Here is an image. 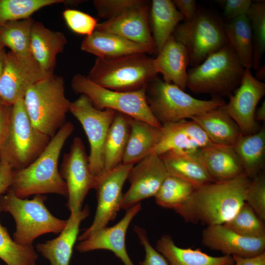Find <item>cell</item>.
<instances>
[{
    "label": "cell",
    "instance_id": "obj_27",
    "mask_svg": "<svg viewBox=\"0 0 265 265\" xmlns=\"http://www.w3.org/2000/svg\"><path fill=\"white\" fill-rule=\"evenodd\" d=\"M200 152L206 168L214 182L228 181L245 174L233 146L212 143L200 149Z\"/></svg>",
    "mask_w": 265,
    "mask_h": 265
},
{
    "label": "cell",
    "instance_id": "obj_26",
    "mask_svg": "<svg viewBox=\"0 0 265 265\" xmlns=\"http://www.w3.org/2000/svg\"><path fill=\"white\" fill-rule=\"evenodd\" d=\"M223 106L192 116L189 119L200 126L212 143L233 147L242 134Z\"/></svg>",
    "mask_w": 265,
    "mask_h": 265
},
{
    "label": "cell",
    "instance_id": "obj_9",
    "mask_svg": "<svg viewBox=\"0 0 265 265\" xmlns=\"http://www.w3.org/2000/svg\"><path fill=\"white\" fill-rule=\"evenodd\" d=\"M186 48L192 67L228 44L224 24L215 15L198 9L190 20L179 24L173 34Z\"/></svg>",
    "mask_w": 265,
    "mask_h": 265
},
{
    "label": "cell",
    "instance_id": "obj_7",
    "mask_svg": "<svg viewBox=\"0 0 265 265\" xmlns=\"http://www.w3.org/2000/svg\"><path fill=\"white\" fill-rule=\"evenodd\" d=\"M145 95L152 113L161 125L189 119L226 103L220 97L209 100L196 99L158 76L147 85Z\"/></svg>",
    "mask_w": 265,
    "mask_h": 265
},
{
    "label": "cell",
    "instance_id": "obj_47",
    "mask_svg": "<svg viewBox=\"0 0 265 265\" xmlns=\"http://www.w3.org/2000/svg\"><path fill=\"white\" fill-rule=\"evenodd\" d=\"M175 6L183 16L185 21L191 20L198 10L197 2L195 0H174Z\"/></svg>",
    "mask_w": 265,
    "mask_h": 265
},
{
    "label": "cell",
    "instance_id": "obj_28",
    "mask_svg": "<svg viewBox=\"0 0 265 265\" xmlns=\"http://www.w3.org/2000/svg\"><path fill=\"white\" fill-rule=\"evenodd\" d=\"M155 249L170 265H234L232 256L214 257L199 249L181 248L169 235H162L157 240Z\"/></svg>",
    "mask_w": 265,
    "mask_h": 265
},
{
    "label": "cell",
    "instance_id": "obj_46",
    "mask_svg": "<svg viewBox=\"0 0 265 265\" xmlns=\"http://www.w3.org/2000/svg\"><path fill=\"white\" fill-rule=\"evenodd\" d=\"M14 169L4 160H0V195L9 189L13 180Z\"/></svg>",
    "mask_w": 265,
    "mask_h": 265
},
{
    "label": "cell",
    "instance_id": "obj_17",
    "mask_svg": "<svg viewBox=\"0 0 265 265\" xmlns=\"http://www.w3.org/2000/svg\"><path fill=\"white\" fill-rule=\"evenodd\" d=\"M136 163L128 175L130 186L123 194L121 209L127 210L142 200L155 197L168 175L160 157L154 153Z\"/></svg>",
    "mask_w": 265,
    "mask_h": 265
},
{
    "label": "cell",
    "instance_id": "obj_12",
    "mask_svg": "<svg viewBox=\"0 0 265 265\" xmlns=\"http://www.w3.org/2000/svg\"><path fill=\"white\" fill-rule=\"evenodd\" d=\"M133 165L122 163L95 180L93 188L97 199L96 213L92 223L78 237L79 240L86 239L116 217L121 209L123 186Z\"/></svg>",
    "mask_w": 265,
    "mask_h": 265
},
{
    "label": "cell",
    "instance_id": "obj_2",
    "mask_svg": "<svg viewBox=\"0 0 265 265\" xmlns=\"http://www.w3.org/2000/svg\"><path fill=\"white\" fill-rule=\"evenodd\" d=\"M75 129L66 122L52 137L41 154L26 167L14 170L9 188L18 197L54 193L67 196L66 182L58 169V160L63 147Z\"/></svg>",
    "mask_w": 265,
    "mask_h": 265
},
{
    "label": "cell",
    "instance_id": "obj_10",
    "mask_svg": "<svg viewBox=\"0 0 265 265\" xmlns=\"http://www.w3.org/2000/svg\"><path fill=\"white\" fill-rule=\"evenodd\" d=\"M71 86L75 93L86 96L97 109H110L156 126H162L149 107L146 88L132 92L114 91L100 86L80 74L73 77Z\"/></svg>",
    "mask_w": 265,
    "mask_h": 265
},
{
    "label": "cell",
    "instance_id": "obj_6",
    "mask_svg": "<svg viewBox=\"0 0 265 265\" xmlns=\"http://www.w3.org/2000/svg\"><path fill=\"white\" fill-rule=\"evenodd\" d=\"M0 198L2 212L10 213L15 221L13 239L19 244L33 245L39 236L60 234L66 225L67 220L56 217L47 209L44 195H36L31 200L22 199L9 189Z\"/></svg>",
    "mask_w": 265,
    "mask_h": 265
},
{
    "label": "cell",
    "instance_id": "obj_19",
    "mask_svg": "<svg viewBox=\"0 0 265 265\" xmlns=\"http://www.w3.org/2000/svg\"><path fill=\"white\" fill-rule=\"evenodd\" d=\"M202 242L224 255L252 257L265 252V238L242 236L223 224L207 226L202 232Z\"/></svg>",
    "mask_w": 265,
    "mask_h": 265
},
{
    "label": "cell",
    "instance_id": "obj_37",
    "mask_svg": "<svg viewBox=\"0 0 265 265\" xmlns=\"http://www.w3.org/2000/svg\"><path fill=\"white\" fill-rule=\"evenodd\" d=\"M252 208L244 202L235 215L223 225L245 237L265 238V225Z\"/></svg>",
    "mask_w": 265,
    "mask_h": 265
},
{
    "label": "cell",
    "instance_id": "obj_38",
    "mask_svg": "<svg viewBox=\"0 0 265 265\" xmlns=\"http://www.w3.org/2000/svg\"><path fill=\"white\" fill-rule=\"evenodd\" d=\"M63 0H0V26L30 18L44 7L64 2Z\"/></svg>",
    "mask_w": 265,
    "mask_h": 265
},
{
    "label": "cell",
    "instance_id": "obj_32",
    "mask_svg": "<svg viewBox=\"0 0 265 265\" xmlns=\"http://www.w3.org/2000/svg\"><path fill=\"white\" fill-rule=\"evenodd\" d=\"M233 147L240 160L244 174L252 179L265 166V126L254 133L241 135Z\"/></svg>",
    "mask_w": 265,
    "mask_h": 265
},
{
    "label": "cell",
    "instance_id": "obj_34",
    "mask_svg": "<svg viewBox=\"0 0 265 265\" xmlns=\"http://www.w3.org/2000/svg\"><path fill=\"white\" fill-rule=\"evenodd\" d=\"M34 23V20L29 18L8 22L0 26V43L16 54H31L30 36Z\"/></svg>",
    "mask_w": 265,
    "mask_h": 265
},
{
    "label": "cell",
    "instance_id": "obj_23",
    "mask_svg": "<svg viewBox=\"0 0 265 265\" xmlns=\"http://www.w3.org/2000/svg\"><path fill=\"white\" fill-rule=\"evenodd\" d=\"M89 213L86 205L78 213H70L66 225L57 237L36 244L38 252L50 261L51 265H69L80 226Z\"/></svg>",
    "mask_w": 265,
    "mask_h": 265
},
{
    "label": "cell",
    "instance_id": "obj_8",
    "mask_svg": "<svg viewBox=\"0 0 265 265\" xmlns=\"http://www.w3.org/2000/svg\"><path fill=\"white\" fill-rule=\"evenodd\" d=\"M51 139L33 126L24 99H20L12 106L7 136L0 148V160L6 161L14 170L25 168L41 154Z\"/></svg>",
    "mask_w": 265,
    "mask_h": 265
},
{
    "label": "cell",
    "instance_id": "obj_16",
    "mask_svg": "<svg viewBox=\"0 0 265 265\" xmlns=\"http://www.w3.org/2000/svg\"><path fill=\"white\" fill-rule=\"evenodd\" d=\"M149 3L142 0L117 16L98 23L96 30L118 35L145 47L151 54L157 53L150 26Z\"/></svg>",
    "mask_w": 265,
    "mask_h": 265
},
{
    "label": "cell",
    "instance_id": "obj_1",
    "mask_svg": "<svg viewBox=\"0 0 265 265\" xmlns=\"http://www.w3.org/2000/svg\"><path fill=\"white\" fill-rule=\"evenodd\" d=\"M251 180L242 174L232 180L213 182L196 188L174 211L186 222L207 226L223 224L245 202Z\"/></svg>",
    "mask_w": 265,
    "mask_h": 265
},
{
    "label": "cell",
    "instance_id": "obj_48",
    "mask_svg": "<svg viewBox=\"0 0 265 265\" xmlns=\"http://www.w3.org/2000/svg\"><path fill=\"white\" fill-rule=\"evenodd\" d=\"M234 265H265V252L252 257L233 256Z\"/></svg>",
    "mask_w": 265,
    "mask_h": 265
},
{
    "label": "cell",
    "instance_id": "obj_4",
    "mask_svg": "<svg viewBox=\"0 0 265 265\" xmlns=\"http://www.w3.org/2000/svg\"><path fill=\"white\" fill-rule=\"evenodd\" d=\"M157 75L154 58L138 53L114 58L97 57L87 77L103 87L127 92L145 88Z\"/></svg>",
    "mask_w": 265,
    "mask_h": 265
},
{
    "label": "cell",
    "instance_id": "obj_22",
    "mask_svg": "<svg viewBox=\"0 0 265 265\" xmlns=\"http://www.w3.org/2000/svg\"><path fill=\"white\" fill-rule=\"evenodd\" d=\"M154 58L157 73L163 80L185 90L187 80V67L189 57L186 47L172 35Z\"/></svg>",
    "mask_w": 265,
    "mask_h": 265
},
{
    "label": "cell",
    "instance_id": "obj_5",
    "mask_svg": "<svg viewBox=\"0 0 265 265\" xmlns=\"http://www.w3.org/2000/svg\"><path fill=\"white\" fill-rule=\"evenodd\" d=\"M24 101L33 126L51 138L66 122L71 102L62 77L53 75L37 82L28 89Z\"/></svg>",
    "mask_w": 265,
    "mask_h": 265
},
{
    "label": "cell",
    "instance_id": "obj_52",
    "mask_svg": "<svg viewBox=\"0 0 265 265\" xmlns=\"http://www.w3.org/2000/svg\"><path fill=\"white\" fill-rule=\"evenodd\" d=\"M3 102H2V100L0 98V106L2 104Z\"/></svg>",
    "mask_w": 265,
    "mask_h": 265
},
{
    "label": "cell",
    "instance_id": "obj_44",
    "mask_svg": "<svg viewBox=\"0 0 265 265\" xmlns=\"http://www.w3.org/2000/svg\"><path fill=\"white\" fill-rule=\"evenodd\" d=\"M224 17L228 21L243 15H247L253 2L251 0H222Z\"/></svg>",
    "mask_w": 265,
    "mask_h": 265
},
{
    "label": "cell",
    "instance_id": "obj_50",
    "mask_svg": "<svg viewBox=\"0 0 265 265\" xmlns=\"http://www.w3.org/2000/svg\"><path fill=\"white\" fill-rule=\"evenodd\" d=\"M6 54L4 47L0 43V77L4 67Z\"/></svg>",
    "mask_w": 265,
    "mask_h": 265
},
{
    "label": "cell",
    "instance_id": "obj_45",
    "mask_svg": "<svg viewBox=\"0 0 265 265\" xmlns=\"http://www.w3.org/2000/svg\"><path fill=\"white\" fill-rule=\"evenodd\" d=\"M12 106L4 103L0 106V148L7 136L10 121Z\"/></svg>",
    "mask_w": 265,
    "mask_h": 265
},
{
    "label": "cell",
    "instance_id": "obj_13",
    "mask_svg": "<svg viewBox=\"0 0 265 265\" xmlns=\"http://www.w3.org/2000/svg\"><path fill=\"white\" fill-rule=\"evenodd\" d=\"M59 172L67 186L66 206L70 213H77L82 210L85 198L95 183L90 171L88 156L80 137L73 139L69 151L64 154Z\"/></svg>",
    "mask_w": 265,
    "mask_h": 265
},
{
    "label": "cell",
    "instance_id": "obj_41",
    "mask_svg": "<svg viewBox=\"0 0 265 265\" xmlns=\"http://www.w3.org/2000/svg\"><path fill=\"white\" fill-rule=\"evenodd\" d=\"M245 202L263 220H265V175L260 173L253 178L247 187Z\"/></svg>",
    "mask_w": 265,
    "mask_h": 265
},
{
    "label": "cell",
    "instance_id": "obj_43",
    "mask_svg": "<svg viewBox=\"0 0 265 265\" xmlns=\"http://www.w3.org/2000/svg\"><path fill=\"white\" fill-rule=\"evenodd\" d=\"M133 230L145 252L144 260L139 263V265H168L165 258L151 244L146 230L137 225Z\"/></svg>",
    "mask_w": 265,
    "mask_h": 265
},
{
    "label": "cell",
    "instance_id": "obj_20",
    "mask_svg": "<svg viewBox=\"0 0 265 265\" xmlns=\"http://www.w3.org/2000/svg\"><path fill=\"white\" fill-rule=\"evenodd\" d=\"M160 140L153 153L159 156L168 151L200 149L212 143L200 126L192 120L162 125Z\"/></svg>",
    "mask_w": 265,
    "mask_h": 265
},
{
    "label": "cell",
    "instance_id": "obj_14",
    "mask_svg": "<svg viewBox=\"0 0 265 265\" xmlns=\"http://www.w3.org/2000/svg\"><path fill=\"white\" fill-rule=\"evenodd\" d=\"M51 75L41 68L31 54L6 53L4 67L0 77V98L12 106L25 95L32 85Z\"/></svg>",
    "mask_w": 265,
    "mask_h": 265
},
{
    "label": "cell",
    "instance_id": "obj_15",
    "mask_svg": "<svg viewBox=\"0 0 265 265\" xmlns=\"http://www.w3.org/2000/svg\"><path fill=\"white\" fill-rule=\"evenodd\" d=\"M265 94V83L257 80L250 69H245L239 85L223 107L239 127L242 135L259 130L255 119L257 106Z\"/></svg>",
    "mask_w": 265,
    "mask_h": 265
},
{
    "label": "cell",
    "instance_id": "obj_18",
    "mask_svg": "<svg viewBox=\"0 0 265 265\" xmlns=\"http://www.w3.org/2000/svg\"><path fill=\"white\" fill-rule=\"evenodd\" d=\"M141 209L138 203L126 210L123 217L115 225L98 230L76 246L80 252L105 249L113 252L124 265H134L130 258L126 246V236L131 222Z\"/></svg>",
    "mask_w": 265,
    "mask_h": 265
},
{
    "label": "cell",
    "instance_id": "obj_51",
    "mask_svg": "<svg viewBox=\"0 0 265 265\" xmlns=\"http://www.w3.org/2000/svg\"><path fill=\"white\" fill-rule=\"evenodd\" d=\"M257 72L256 73V77L255 78L262 81V80H265V66H260L257 70Z\"/></svg>",
    "mask_w": 265,
    "mask_h": 265
},
{
    "label": "cell",
    "instance_id": "obj_33",
    "mask_svg": "<svg viewBox=\"0 0 265 265\" xmlns=\"http://www.w3.org/2000/svg\"><path fill=\"white\" fill-rule=\"evenodd\" d=\"M228 45L232 48L245 69L253 67V42L250 23L246 15L224 24Z\"/></svg>",
    "mask_w": 265,
    "mask_h": 265
},
{
    "label": "cell",
    "instance_id": "obj_31",
    "mask_svg": "<svg viewBox=\"0 0 265 265\" xmlns=\"http://www.w3.org/2000/svg\"><path fill=\"white\" fill-rule=\"evenodd\" d=\"M183 20H184L183 16L173 0H152L150 9L149 22L157 53Z\"/></svg>",
    "mask_w": 265,
    "mask_h": 265
},
{
    "label": "cell",
    "instance_id": "obj_3",
    "mask_svg": "<svg viewBox=\"0 0 265 265\" xmlns=\"http://www.w3.org/2000/svg\"><path fill=\"white\" fill-rule=\"evenodd\" d=\"M245 68L226 45L187 71V87L196 94L229 96L239 85Z\"/></svg>",
    "mask_w": 265,
    "mask_h": 265
},
{
    "label": "cell",
    "instance_id": "obj_29",
    "mask_svg": "<svg viewBox=\"0 0 265 265\" xmlns=\"http://www.w3.org/2000/svg\"><path fill=\"white\" fill-rule=\"evenodd\" d=\"M161 135V127L131 118V132L122 163L134 165L153 153Z\"/></svg>",
    "mask_w": 265,
    "mask_h": 265
},
{
    "label": "cell",
    "instance_id": "obj_21",
    "mask_svg": "<svg viewBox=\"0 0 265 265\" xmlns=\"http://www.w3.org/2000/svg\"><path fill=\"white\" fill-rule=\"evenodd\" d=\"M159 157L169 175L186 181L196 188L214 182L206 168L200 149L168 151Z\"/></svg>",
    "mask_w": 265,
    "mask_h": 265
},
{
    "label": "cell",
    "instance_id": "obj_25",
    "mask_svg": "<svg viewBox=\"0 0 265 265\" xmlns=\"http://www.w3.org/2000/svg\"><path fill=\"white\" fill-rule=\"evenodd\" d=\"M82 51L97 57L114 58L138 53L151 54L145 47L111 33L96 30L82 40Z\"/></svg>",
    "mask_w": 265,
    "mask_h": 265
},
{
    "label": "cell",
    "instance_id": "obj_35",
    "mask_svg": "<svg viewBox=\"0 0 265 265\" xmlns=\"http://www.w3.org/2000/svg\"><path fill=\"white\" fill-rule=\"evenodd\" d=\"M2 212L0 195V214ZM37 258L33 245H22L15 242L0 222V259L7 265H35Z\"/></svg>",
    "mask_w": 265,
    "mask_h": 265
},
{
    "label": "cell",
    "instance_id": "obj_39",
    "mask_svg": "<svg viewBox=\"0 0 265 265\" xmlns=\"http://www.w3.org/2000/svg\"><path fill=\"white\" fill-rule=\"evenodd\" d=\"M247 16L252 29L253 42V67L257 70L265 51V1L253 2Z\"/></svg>",
    "mask_w": 265,
    "mask_h": 265
},
{
    "label": "cell",
    "instance_id": "obj_49",
    "mask_svg": "<svg viewBox=\"0 0 265 265\" xmlns=\"http://www.w3.org/2000/svg\"><path fill=\"white\" fill-rule=\"evenodd\" d=\"M255 119L257 122L265 120V101L262 103L259 107L257 108L255 113Z\"/></svg>",
    "mask_w": 265,
    "mask_h": 265
},
{
    "label": "cell",
    "instance_id": "obj_30",
    "mask_svg": "<svg viewBox=\"0 0 265 265\" xmlns=\"http://www.w3.org/2000/svg\"><path fill=\"white\" fill-rule=\"evenodd\" d=\"M131 118L117 112L115 115L104 145V174L122 163L131 132Z\"/></svg>",
    "mask_w": 265,
    "mask_h": 265
},
{
    "label": "cell",
    "instance_id": "obj_42",
    "mask_svg": "<svg viewBox=\"0 0 265 265\" xmlns=\"http://www.w3.org/2000/svg\"><path fill=\"white\" fill-rule=\"evenodd\" d=\"M142 0H95L93 3L98 16L106 20L120 14L127 9L141 2Z\"/></svg>",
    "mask_w": 265,
    "mask_h": 265
},
{
    "label": "cell",
    "instance_id": "obj_36",
    "mask_svg": "<svg viewBox=\"0 0 265 265\" xmlns=\"http://www.w3.org/2000/svg\"><path fill=\"white\" fill-rule=\"evenodd\" d=\"M195 188L186 181L168 174L155 196V201L162 208L175 210L188 199Z\"/></svg>",
    "mask_w": 265,
    "mask_h": 265
},
{
    "label": "cell",
    "instance_id": "obj_40",
    "mask_svg": "<svg viewBox=\"0 0 265 265\" xmlns=\"http://www.w3.org/2000/svg\"><path fill=\"white\" fill-rule=\"evenodd\" d=\"M62 15L66 25L73 32L85 36L93 33L98 24L96 18L76 9H66Z\"/></svg>",
    "mask_w": 265,
    "mask_h": 265
},
{
    "label": "cell",
    "instance_id": "obj_24",
    "mask_svg": "<svg viewBox=\"0 0 265 265\" xmlns=\"http://www.w3.org/2000/svg\"><path fill=\"white\" fill-rule=\"evenodd\" d=\"M67 41L63 33L52 30L42 23L34 22L30 36L31 54L43 71L53 75L56 57L63 51Z\"/></svg>",
    "mask_w": 265,
    "mask_h": 265
},
{
    "label": "cell",
    "instance_id": "obj_11",
    "mask_svg": "<svg viewBox=\"0 0 265 265\" xmlns=\"http://www.w3.org/2000/svg\"><path fill=\"white\" fill-rule=\"evenodd\" d=\"M69 111L80 122L87 135L90 145L89 167L96 180L104 174V142L116 111L96 108L84 95L71 102Z\"/></svg>",
    "mask_w": 265,
    "mask_h": 265
}]
</instances>
